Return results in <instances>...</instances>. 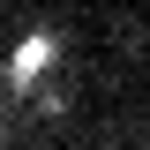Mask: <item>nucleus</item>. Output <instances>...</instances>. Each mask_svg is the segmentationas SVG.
Masks as SVG:
<instances>
[{"mask_svg": "<svg viewBox=\"0 0 150 150\" xmlns=\"http://www.w3.org/2000/svg\"><path fill=\"white\" fill-rule=\"evenodd\" d=\"M45 60H53V38H30V45L15 53V83H30V75L45 68Z\"/></svg>", "mask_w": 150, "mask_h": 150, "instance_id": "obj_1", "label": "nucleus"}]
</instances>
